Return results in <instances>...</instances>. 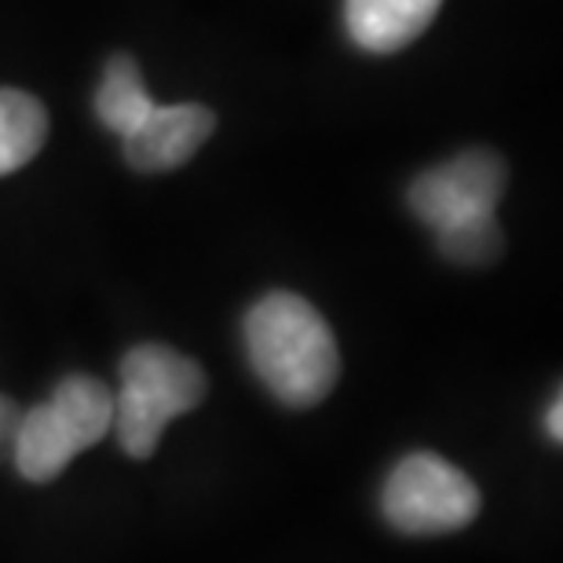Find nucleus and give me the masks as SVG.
Wrapping results in <instances>:
<instances>
[{
    "label": "nucleus",
    "mask_w": 563,
    "mask_h": 563,
    "mask_svg": "<svg viewBox=\"0 0 563 563\" xmlns=\"http://www.w3.org/2000/svg\"><path fill=\"white\" fill-rule=\"evenodd\" d=\"M245 347L261 380L286 407H314L341 377V352L325 319L297 292H267L245 314Z\"/></svg>",
    "instance_id": "f257e3e1"
},
{
    "label": "nucleus",
    "mask_w": 563,
    "mask_h": 563,
    "mask_svg": "<svg viewBox=\"0 0 563 563\" xmlns=\"http://www.w3.org/2000/svg\"><path fill=\"white\" fill-rule=\"evenodd\" d=\"M206 399L198 363L165 344H140L121 358V388L114 391V432L132 457H151L162 432L179 413Z\"/></svg>",
    "instance_id": "f03ea898"
},
{
    "label": "nucleus",
    "mask_w": 563,
    "mask_h": 563,
    "mask_svg": "<svg viewBox=\"0 0 563 563\" xmlns=\"http://www.w3.org/2000/svg\"><path fill=\"white\" fill-rule=\"evenodd\" d=\"M114 428V391L103 380L74 374L48 402L22 413L15 428V465L26 479L48 483Z\"/></svg>",
    "instance_id": "7ed1b4c3"
},
{
    "label": "nucleus",
    "mask_w": 563,
    "mask_h": 563,
    "mask_svg": "<svg viewBox=\"0 0 563 563\" xmlns=\"http://www.w3.org/2000/svg\"><path fill=\"white\" fill-rule=\"evenodd\" d=\"M385 516L402 534L461 531L479 512V490L465 472L435 454H410L385 483Z\"/></svg>",
    "instance_id": "20e7f679"
},
{
    "label": "nucleus",
    "mask_w": 563,
    "mask_h": 563,
    "mask_svg": "<svg viewBox=\"0 0 563 563\" xmlns=\"http://www.w3.org/2000/svg\"><path fill=\"white\" fill-rule=\"evenodd\" d=\"M505 162L494 151H465L428 168L410 187V209L435 234L457 223L494 217L505 190Z\"/></svg>",
    "instance_id": "39448f33"
},
{
    "label": "nucleus",
    "mask_w": 563,
    "mask_h": 563,
    "mask_svg": "<svg viewBox=\"0 0 563 563\" xmlns=\"http://www.w3.org/2000/svg\"><path fill=\"white\" fill-rule=\"evenodd\" d=\"M212 129H217V114L209 107H154L125 136V157L140 173H168V168L190 162L198 146L212 136Z\"/></svg>",
    "instance_id": "423d86ee"
},
{
    "label": "nucleus",
    "mask_w": 563,
    "mask_h": 563,
    "mask_svg": "<svg viewBox=\"0 0 563 563\" xmlns=\"http://www.w3.org/2000/svg\"><path fill=\"white\" fill-rule=\"evenodd\" d=\"M443 0H347L344 22L363 52L391 55L413 44L432 26Z\"/></svg>",
    "instance_id": "0eeeda50"
},
{
    "label": "nucleus",
    "mask_w": 563,
    "mask_h": 563,
    "mask_svg": "<svg viewBox=\"0 0 563 563\" xmlns=\"http://www.w3.org/2000/svg\"><path fill=\"white\" fill-rule=\"evenodd\" d=\"M44 140H48V114L41 99L22 88H0V176L33 162Z\"/></svg>",
    "instance_id": "6e6552de"
},
{
    "label": "nucleus",
    "mask_w": 563,
    "mask_h": 563,
    "mask_svg": "<svg viewBox=\"0 0 563 563\" xmlns=\"http://www.w3.org/2000/svg\"><path fill=\"white\" fill-rule=\"evenodd\" d=\"M154 107L157 103L151 99V92H146L136 59H132V55H114V59L107 63L103 81H99V92H96L99 121L125 140Z\"/></svg>",
    "instance_id": "1a4fd4ad"
},
{
    "label": "nucleus",
    "mask_w": 563,
    "mask_h": 563,
    "mask_svg": "<svg viewBox=\"0 0 563 563\" xmlns=\"http://www.w3.org/2000/svg\"><path fill=\"white\" fill-rule=\"evenodd\" d=\"M439 250L454 264H490L501 253V223L498 217H479L468 223H457L450 231H439Z\"/></svg>",
    "instance_id": "9d476101"
},
{
    "label": "nucleus",
    "mask_w": 563,
    "mask_h": 563,
    "mask_svg": "<svg viewBox=\"0 0 563 563\" xmlns=\"http://www.w3.org/2000/svg\"><path fill=\"white\" fill-rule=\"evenodd\" d=\"M19 407L11 399H4L0 396V446L8 443V439H15V428H19Z\"/></svg>",
    "instance_id": "9b49d317"
},
{
    "label": "nucleus",
    "mask_w": 563,
    "mask_h": 563,
    "mask_svg": "<svg viewBox=\"0 0 563 563\" xmlns=\"http://www.w3.org/2000/svg\"><path fill=\"white\" fill-rule=\"evenodd\" d=\"M560 413H563L560 399H553V407H549V413H545V428H549V435H553L556 443L563 439V418H560Z\"/></svg>",
    "instance_id": "f8f14e48"
}]
</instances>
